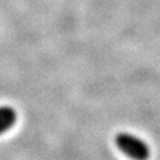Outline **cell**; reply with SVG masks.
<instances>
[{
    "mask_svg": "<svg viewBox=\"0 0 160 160\" xmlns=\"http://www.w3.org/2000/svg\"><path fill=\"white\" fill-rule=\"evenodd\" d=\"M18 115L16 109L11 106H0V135L5 134L16 125Z\"/></svg>",
    "mask_w": 160,
    "mask_h": 160,
    "instance_id": "obj_2",
    "label": "cell"
},
{
    "mask_svg": "<svg viewBox=\"0 0 160 160\" xmlns=\"http://www.w3.org/2000/svg\"><path fill=\"white\" fill-rule=\"evenodd\" d=\"M115 145L123 154L132 160H147L151 149L147 142L129 132H120L115 137Z\"/></svg>",
    "mask_w": 160,
    "mask_h": 160,
    "instance_id": "obj_1",
    "label": "cell"
}]
</instances>
